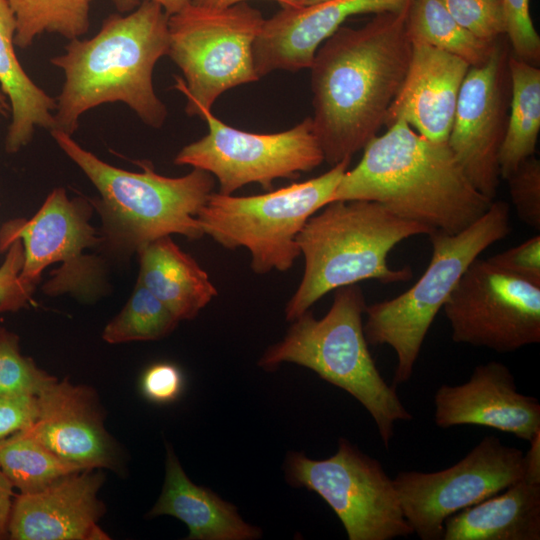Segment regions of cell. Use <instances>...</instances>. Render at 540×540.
I'll return each mask as SVG.
<instances>
[{"label": "cell", "instance_id": "cell-20", "mask_svg": "<svg viewBox=\"0 0 540 540\" xmlns=\"http://www.w3.org/2000/svg\"><path fill=\"white\" fill-rule=\"evenodd\" d=\"M470 68L463 59L421 42H412L404 81L389 107V127L403 120L434 142H447L462 83Z\"/></svg>", "mask_w": 540, "mask_h": 540}, {"label": "cell", "instance_id": "cell-36", "mask_svg": "<svg viewBox=\"0 0 540 540\" xmlns=\"http://www.w3.org/2000/svg\"><path fill=\"white\" fill-rule=\"evenodd\" d=\"M38 413L36 395H0V441L30 427Z\"/></svg>", "mask_w": 540, "mask_h": 540}, {"label": "cell", "instance_id": "cell-7", "mask_svg": "<svg viewBox=\"0 0 540 540\" xmlns=\"http://www.w3.org/2000/svg\"><path fill=\"white\" fill-rule=\"evenodd\" d=\"M510 230L508 203L493 200L464 230L432 231L431 259L417 282L390 300L367 305L363 328L368 344L388 345L397 356L394 387L411 378L427 332L465 270Z\"/></svg>", "mask_w": 540, "mask_h": 540}, {"label": "cell", "instance_id": "cell-29", "mask_svg": "<svg viewBox=\"0 0 540 540\" xmlns=\"http://www.w3.org/2000/svg\"><path fill=\"white\" fill-rule=\"evenodd\" d=\"M174 314L137 280L123 309L105 326L102 338L109 344L159 340L178 325Z\"/></svg>", "mask_w": 540, "mask_h": 540}, {"label": "cell", "instance_id": "cell-40", "mask_svg": "<svg viewBox=\"0 0 540 540\" xmlns=\"http://www.w3.org/2000/svg\"><path fill=\"white\" fill-rule=\"evenodd\" d=\"M121 14L134 10L144 0H109ZM159 4L170 16L176 14L191 4V0H147Z\"/></svg>", "mask_w": 540, "mask_h": 540}, {"label": "cell", "instance_id": "cell-39", "mask_svg": "<svg viewBox=\"0 0 540 540\" xmlns=\"http://www.w3.org/2000/svg\"><path fill=\"white\" fill-rule=\"evenodd\" d=\"M529 449L524 455L523 480L540 484V431L528 442Z\"/></svg>", "mask_w": 540, "mask_h": 540}, {"label": "cell", "instance_id": "cell-23", "mask_svg": "<svg viewBox=\"0 0 540 540\" xmlns=\"http://www.w3.org/2000/svg\"><path fill=\"white\" fill-rule=\"evenodd\" d=\"M138 281L179 320H191L217 295L208 274L171 236L142 246Z\"/></svg>", "mask_w": 540, "mask_h": 540}, {"label": "cell", "instance_id": "cell-43", "mask_svg": "<svg viewBox=\"0 0 540 540\" xmlns=\"http://www.w3.org/2000/svg\"><path fill=\"white\" fill-rule=\"evenodd\" d=\"M9 112H10V105H9L8 99L0 89V114L3 116H7Z\"/></svg>", "mask_w": 540, "mask_h": 540}, {"label": "cell", "instance_id": "cell-25", "mask_svg": "<svg viewBox=\"0 0 540 540\" xmlns=\"http://www.w3.org/2000/svg\"><path fill=\"white\" fill-rule=\"evenodd\" d=\"M510 112L500 150L501 178L506 179L534 156L540 131V69L514 55L508 57Z\"/></svg>", "mask_w": 540, "mask_h": 540}, {"label": "cell", "instance_id": "cell-2", "mask_svg": "<svg viewBox=\"0 0 540 540\" xmlns=\"http://www.w3.org/2000/svg\"><path fill=\"white\" fill-rule=\"evenodd\" d=\"M363 150L331 202H378L400 218L455 234L478 220L493 201L474 187L447 142L431 141L403 120Z\"/></svg>", "mask_w": 540, "mask_h": 540}, {"label": "cell", "instance_id": "cell-14", "mask_svg": "<svg viewBox=\"0 0 540 540\" xmlns=\"http://www.w3.org/2000/svg\"><path fill=\"white\" fill-rule=\"evenodd\" d=\"M524 453L493 435L435 472L400 471L393 483L403 514L422 540H442L444 522L523 478Z\"/></svg>", "mask_w": 540, "mask_h": 540}, {"label": "cell", "instance_id": "cell-9", "mask_svg": "<svg viewBox=\"0 0 540 540\" xmlns=\"http://www.w3.org/2000/svg\"><path fill=\"white\" fill-rule=\"evenodd\" d=\"M264 20L246 2L223 9L191 3L169 16L167 55L184 76L175 88L185 95L189 116L200 117L227 90L259 79L253 45Z\"/></svg>", "mask_w": 540, "mask_h": 540}, {"label": "cell", "instance_id": "cell-15", "mask_svg": "<svg viewBox=\"0 0 540 540\" xmlns=\"http://www.w3.org/2000/svg\"><path fill=\"white\" fill-rule=\"evenodd\" d=\"M509 53L496 42L488 60L462 83L448 145L474 187L494 200L510 104Z\"/></svg>", "mask_w": 540, "mask_h": 540}, {"label": "cell", "instance_id": "cell-35", "mask_svg": "<svg viewBox=\"0 0 540 540\" xmlns=\"http://www.w3.org/2000/svg\"><path fill=\"white\" fill-rule=\"evenodd\" d=\"M487 260L496 267L540 284V236L536 235Z\"/></svg>", "mask_w": 540, "mask_h": 540}, {"label": "cell", "instance_id": "cell-3", "mask_svg": "<svg viewBox=\"0 0 540 540\" xmlns=\"http://www.w3.org/2000/svg\"><path fill=\"white\" fill-rule=\"evenodd\" d=\"M168 19L159 4L144 0L129 13L107 17L92 38L70 40L50 60L65 77L52 130L72 136L84 113L114 102L126 104L146 125L161 127L167 109L152 76L158 60L168 54Z\"/></svg>", "mask_w": 540, "mask_h": 540}, {"label": "cell", "instance_id": "cell-38", "mask_svg": "<svg viewBox=\"0 0 540 540\" xmlns=\"http://www.w3.org/2000/svg\"><path fill=\"white\" fill-rule=\"evenodd\" d=\"M13 485L0 468V539L8 537V525L12 509Z\"/></svg>", "mask_w": 540, "mask_h": 540}, {"label": "cell", "instance_id": "cell-26", "mask_svg": "<svg viewBox=\"0 0 540 540\" xmlns=\"http://www.w3.org/2000/svg\"><path fill=\"white\" fill-rule=\"evenodd\" d=\"M411 42H421L453 54L470 67L484 64L496 44L484 41L462 27L440 0H412L406 18Z\"/></svg>", "mask_w": 540, "mask_h": 540}, {"label": "cell", "instance_id": "cell-10", "mask_svg": "<svg viewBox=\"0 0 540 540\" xmlns=\"http://www.w3.org/2000/svg\"><path fill=\"white\" fill-rule=\"evenodd\" d=\"M94 208L90 200L69 198L62 187L53 189L29 219L17 218L0 228V252L20 240L24 262L19 282L32 296L45 268L54 263L42 290L48 296L69 294L94 301L105 290L102 262L86 250L103 245V238L90 223Z\"/></svg>", "mask_w": 540, "mask_h": 540}, {"label": "cell", "instance_id": "cell-1", "mask_svg": "<svg viewBox=\"0 0 540 540\" xmlns=\"http://www.w3.org/2000/svg\"><path fill=\"white\" fill-rule=\"evenodd\" d=\"M408 9L375 14L359 28L341 26L315 53L311 118L330 166L364 149L385 123L411 59Z\"/></svg>", "mask_w": 540, "mask_h": 540}, {"label": "cell", "instance_id": "cell-17", "mask_svg": "<svg viewBox=\"0 0 540 540\" xmlns=\"http://www.w3.org/2000/svg\"><path fill=\"white\" fill-rule=\"evenodd\" d=\"M434 405L440 428L485 426L527 442L540 431L538 399L520 393L510 369L497 361L476 366L465 383L441 385Z\"/></svg>", "mask_w": 540, "mask_h": 540}, {"label": "cell", "instance_id": "cell-31", "mask_svg": "<svg viewBox=\"0 0 540 540\" xmlns=\"http://www.w3.org/2000/svg\"><path fill=\"white\" fill-rule=\"evenodd\" d=\"M450 15L476 37L494 43L505 34L502 0H440Z\"/></svg>", "mask_w": 540, "mask_h": 540}, {"label": "cell", "instance_id": "cell-24", "mask_svg": "<svg viewBox=\"0 0 540 540\" xmlns=\"http://www.w3.org/2000/svg\"><path fill=\"white\" fill-rule=\"evenodd\" d=\"M16 19L7 0H0V89L10 105L11 122L5 150L16 153L33 138L36 128L55 126L56 99L24 71L15 53Z\"/></svg>", "mask_w": 540, "mask_h": 540}, {"label": "cell", "instance_id": "cell-8", "mask_svg": "<svg viewBox=\"0 0 540 540\" xmlns=\"http://www.w3.org/2000/svg\"><path fill=\"white\" fill-rule=\"evenodd\" d=\"M351 159L322 175L251 196L212 192L197 215L204 235L227 249L246 248L256 274L289 270L300 250L297 236L307 220L331 202Z\"/></svg>", "mask_w": 540, "mask_h": 540}, {"label": "cell", "instance_id": "cell-37", "mask_svg": "<svg viewBox=\"0 0 540 540\" xmlns=\"http://www.w3.org/2000/svg\"><path fill=\"white\" fill-rule=\"evenodd\" d=\"M182 376L177 367L169 363H158L149 367L141 379L144 395L156 402L175 399L181 391Z\"/></svg>", "mask_w": 540, "mask_h": 540}, {"label": "cell", "instance_id": "cell-42", "mask_svg": "<svg viewBox=\"0 0 540 540\" xmlns=\"http://www.w3.org/2000/svg\"><path fill=\"white\" fill-rule=\"evenodd\" d=\"M330 0H288L289 6L293 8L310 7Z\"/></svg>", "mask_w": 540, "mask_h": 540}, {"label": "cell", "instance_id": "cell-34", "mask_svg": "<svg viewBox=\"0 0 540 540\" xmlns=\"http://www.w3.org/2000/svg\"><path fill=\"white\" fill-rule=\"evenodd\" d=\"M5 252V259L0 266V312H15L25 307L31 299V295L19 282L24 262L21 241H13Z\"/></svg>", "mask_w": 540, "mask_h": 540}, {"label": "cell", "instance_id": "cell-19", "mask_svg": "<svg viewBox=\"0 0 540 540\" xmlns=\"http://www.w3.org/2000/svg\"><path fill=\"white\" fill-rule=\"evenodd\" d=\"M104 475L84 469L45 489L13 501L8 537L14 540H107L98 525L104 505L98 498Z\"/></svg>", "mask_w": 540, "mask_h": 540}, {"label": "cell", "instance_id": "cell-41", "mask_svg": "<svg viewBox=\"0 0 540 540\" xmlns=\"http://www.w3.org/2000/svg\"><path fill=\"white\" fill-rule=\"evenodd\" d=\"M248 0H191V3L196 6L210 8V9H223L228 8L233 5H236L241 2H246ZM278 2L282 8L288 7V0H273Z\"/></svg>", "mask_w": 540, "mask_h": 540}, {"label": "cell", "instance_id": "cell-16", "mask_svg": "<svg viewBox=\"0 0 540 540\" xmlns=\"http://www.w3.org/2000/svg\"><path fill=\"white\" fill-rule=\"evenodd\" d=\"M39 413L27 434L84 469H117L119 455L91 388L55 379L38 395Z\"/></svg>", "mask_w": 540, "mask_h": 540}, {"label": "cell", "instance_id": "cell-4", "mask_svg": "<svg viewBox=\"0 0 540 540\" xmlns=\"http://www.w3.org/2000/svg\"><path fill=\"white\" fill-rule=\"evenodd\" d=\"M50 133L97 189L99 197L90 202L102 221L103 245L110 250L128 256L163 236H204L197 215L213 192L210 173L193 168L182 177H167L149 161H138L141 172L127 171L101 160L63 131Z\"/></svg>", "mask_w": 540, "mask_h": 540}, {"label": "cell", "instance_id": "cell-21", "mask_svg": "<svg viewBox=\"0 0 540 540\" xmlns=\"http://www.w3.org/2000/svg\"><path fill=\"white\" fill-rule=\"evenodd\" d=\"M149 517L173 516L186 524L189 540H253L262 531L246 523L237 508L208 488L195 485L168 446L165 480Z\"/></svg>", "mask_w": 540, "mask_h": 540}, {"label": "cell", "instance_id": "cell-32", "mask_svg": "<svg viewBox=\"0 0 540 540\" xmlns=\"http://www.w3.org/2000/svg\"><path fill=\"white\" fill-rule=\"evenodd\" d=\"M518 217L540 230V161L535 156L524 160L505 179Z\"/></svg>", "mask_w": 540, "mask_h": 540}, {"label": "cell", "instance_id": "cell-5", "mask_svg": "<svg viewBox=\"0 0 540 540\" xmlns=\"http://www.w3.org/2000/svg\"><path fill=\"white\" fill-rule=\"evenodd\" d=\"M431 232L425 225L396 216L378 202L328 203L307 220L297 236L305 268L285 307L286 319L295 320L339 287L369 279L385 284L409 280L411 268H390L388 254L398 243Z\"/></svg>", "mask_w": 540, "mask_h": 540}, {"label": "cell", "instance_id": "cell-6", "mask_svg": "<svg viewBox=\"0 0 540 540\" xmlns=\"http://www.w3.org/2000/svg\"><path fill=\"white\" fill-rule=\"evenodd\" d=\"M367 304L357 284L335 290L326 315L316 319L310 310L295 320L284 338L270 346L258 364L271 371L283 362L311 369L325 381L345 390L371 415L388 447L395 424L413 415L382 377L369 352L363 328Z\"/></svg>", "mask_w": 540, "mask_h": 540}, {"label": "cell", "instance_id": "cell-28", "mask_svg": "<svg viewBox=\"0 0 540 540\" xmlns=\"http://www.w3.org/2000/svg\"><path fill=\"white\" fill-rule=\"evenodd\" d=\"M16 19L15 46L27 48L44 33L69 40L88 32L93 0H7Z\"/></svg>", "mask_w": 540, "mask_h": 540}, {"label": "cell", "instance_id": "cell-33", "mask_svg": "<svg viewBox=\"0 0 540 540\" xmlns=\"http://www.w3.org/2000/svg\"><path fill=\"white\" fill-rule=\"evenodd\" d=\"M505 34L513 55L532 65L540 62V37L533 24L529 0H502Z\"/></svg>", "mask_w": 540, "mask_h": 540}, {"label": "cell", "instance_id": "cell-12", "mask_svg": "<svg viewBox=\"0 0 540 540\" xmlns=\"http://www.w3.org/2000/svg\"><path fill=\"white\" fill-rule=\"evenodd\" d=\"M200 118L208 133L184 146L175 156L176 165L204 170L219 183L218 192L232 193L244 185L258 183L272 190L278 178L296 179L324 161V154L311 117L277 133H252L236 129L202 110Z\"/></svg>", "mask_w": 540, "mask_h": 540}, {"label": "cell", "instance_id": "cell-18", "mask_svg": "<svg viewBox=\"0 0 540 540\" xmlns=\"http://www.w3.org/2000/svg\"><path fill=\"white\" fill-rule=\"evenodd\" d=\"M412 0H330L310 7H284L265 19L253 45L260 77L275 70L309 68L320 45L349 17L400 12Z\"/></svg>", "mask_w": 540, "mask_h": 540}, {"label": "cell", "instance_id": "cell-22", "mask_svg": "<svg viewBox=\"0 0 540 540\" xmlns=\"http://www.w3.org/2000/svg\"><path fill=\"white\" fill-rule=\"evenodd\" d=\"M540 484L523 479L444 522L442 540H539Z\"/></svg>", "mask_w": 540, "mask_h": 540}, {"label": "cell", "instance_id": "cell-27", "mask_svg": "<svg viewBox=\"0 0 540 540\" xmlns=\"http://www.w3.org/2000/svg\"><path fill=\"white\" fill-rule=\"evenodd\" d=\"M0 468L14 488L29 494L84 468L58 457L39 441L19 431L0 441Z\"/></svg>", "mask_w": 540, "mask_h": 540}, {"label": "cell", "instance_id": "cell-30", "mask_svg": "<svg viewBox=\"0 0 540 540\" xmlns=\"http://www.w3.org/2000/svg\"><path fill=\"white\" fill-rule=\"evenodd\" d=\"M56 378L20 352L19 337L0 327V395H38Z\"/></svg>", "mask_w": 540, "mask_h": 540}, {"label": "cell", "instance_id": "cell-11", "mask_svg": "<svg viewBox=\"0 0 540 540\" xmlns=\"http://www.w3.org/2000/svg\"><path fill=\"white\" fill-rule=\"evenodd\" d=\"M287 481L321 496L340 519L349 540H392L413 529L381 463L341 438L337 452L323 460L292 452Z\"/></svg>", "mask_w": 540, "mask_h": 540}, {"label": "cell", "instance_id": "cell-13", "mask_svg": "<svg viewBox=\"0 0 540 540\" xmlns=\"http://www.w3.org/2000/svg\"><path fill=\"white\" fill-rule=\"evenodd\" d=\"M455 343L509 353L540 342V284L476 258L443 305Z\"/></svg>", "mask_w": 540, "mask_h": 540}]
</instances>
